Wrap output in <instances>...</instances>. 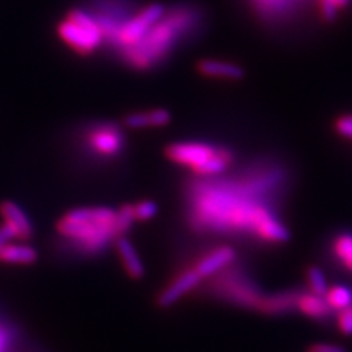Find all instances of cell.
Masks as SVG:
<instances>
[{
  "mask_svg": "<svg viewBox=\"0 0 352 352\" xmlns=\"http://www.w3.org/2000/svg\"><path fill=\"white\" fill-rule=\"evenodd\" d=\"M267 186V175L258 169L234 179L190 176L182 186L186 225L197 234L248 232L276 244L289 241L288 228L258 201Z\"/></svg>",
  "mask_w": 352,
  "mask_h": 352,
  "instance_id": "cell-1",
  "label": "cell"
},
{
  "mask_svg": "<svg viewBox=\"0 0 352 352\" xmlns=\"http://www.w3.org/2000/svg\"><path fill=\"white\" fill-rule=\"evenodd\" d=\"M207 22L206 10L194 2L166 6L162 18L134 46L118 54L119 62L135 72L160 69L181 47L200 37Z\"/></svg>",
  "mask_w": 352,
  "mask_h": 352,
  "instance_id": "cell-2",
  "label": "cell"
},
{
  "mask_svg": "<svg viewBox=\"0 0 352 352\" xmlns=\"http://www.w3.org/2000/svg\"><path fill=\"white\" fill-rule=\"evenodd\" d=\"M134 223L131 204L120 206L118 210L106 206H88L62 214L56 223V232L69 251L91 257L115 245Z\"/></svg>",
  "mask_w": 352,
  "mask_h": 352,
  "instance_id": "cell-3",
  "label": "cell"
},
{
  "mask_svg": "<svg viewBox=\"0 0 352 352\" xmlns=\"http://www.w3.org/2000/svg\"><path fill=\"white\" fill-rule=\"evenodd\" d=\"M164 157L195 178L223 175L234 163V151L214 142L186 140L175 141L164 148Z\"/></svg>",
  "mask_w": 352,
  "mask_h": 352,
  "instance_id": "cell-4",
  "label": "cell"
},
{
  "mask_svg": "<svg viewBox=\"0 0 352 352\" xmlns=\"http://www.w3.org/2000/svg\"><path fill=\"white\" fill-rule=\"evenodd\" d=\"M74 146L88 164H115L126 151L124 128L110 120H94L75 132Z\"/></svg>",
  "mask_w": 352,
  "mask_h": 352,
  "instance_id": "cell-5",
  "label": "cell"
},
{
  "mask_svg": "<svg viewBox=\"0 0 352 352\" xmlns=\"http://www.w3.org/2000/svg\"><path fill=\"white\" fill-rule=\"evenodd\" d=\"M56 32L65 46L81 58H91L104 49L100 27L82 6L69 9L58 22Z\"/></svg>",
  "mask_w": 352,
  "mask_h": 352,
  "instance_id": "cell-6",
  "label": "cell"
},
{
  "mask_svg": "<svg viewBox=\"0 0 352 352\" xmlns=\"http://www.w3.org/2000/svg\"><path fill=\"white\" fill-rule=\"evenodd\" d=\"M82 8L88 10V14L100 27L104 38V50H109L118 32L138 12L141 6L137 5L135 0H88Z\"/></svg>",
  "mask_w": 352,
  "mask_h": 352,
  "instance_id": "cell-7",
  "label": "cell"
},
{
  "mask_svg": "<svg viewBox=\"0 0 352 352\" xmlns=\"http://www.w3.org/2000/svg\"><path fill=\"white\" fill-rule=\"evenodd\" d=\"M164 10H166V6L163 3H148L141 6L138 9V12L118 32L112 46L109 47V52L118 56L120 52L134 46V44H137L142 37H144L147 34V31L162 18Z\"/></svg>",
  "mask_w": 352,
  "mask_h": 352,
  "instance_id": "cell-8",
  "label": "cell"
},
{
  "mask_svg": "<svg viewBox=\"0 0 352 352\" xmlns=\"http://www.w3.org/2000/svg\"><path fill=\"white\" fill-rule=\"evenodd\" d=\"M203 282L201 276L195 272L192 266L184 269L164 286L157 296V304L162 308H169L182 300L186 294H190Z\"/></svg>",
  "mask_w": 352,
  "mask_h": 352,
  "instance_id": "cell-9",
  "label": "cell"
},
{
  "mask_svg": "<svg viewBox=\"0 0 352 352\" xmlns=\"http://www.w3.org/2000/svg\"><path fill=\"white\" fill-rule=\"evenodd\" d=\"M236 260V251L229 245H220L208 250L198 257L191 266L200 274L201 279L217 276L219 273L225 272L228 267L232 266Z\"/></svg>",
  "mask_w": 352,
  "mask_h": 352,
  "instance_id": "cell-10",
  "label": "cell"
},
{
  "mask_svg": "<svg viewBox=\"0 0 352 352\" xmlns=\"http://www.w3.org/2000/svg\"><path fill=\"white\" fill-rule=\"evenodd\" d=\"M0 216H2L3 223L14 230L18 241H28L34 235V226H32L30 216L15 201H2V204H0Z\"/></svg>",
  "mask_w": 352,
  "mask_h": 352,
  "instance_id": "cell-11",
  "label": "cell"
},
{
  "mask_svg": "<svg viewBox=\"0 0 352 352\" xmlns=\"http://www.w3.org/2000/svg\"><path fill=\"white\" fill-rule=\"evenodd\" d=\"M172 120V115L169 110L163 107L138 110L125 116L124 126L126 129H156L168 126Z\"/></svg>",
  "mask_w": 352,
  "mask_h": 352,
  "instance_id": "cell-12",
  "label": "cell"
},
{
  "mask_svg": "<svg viewBox=\"0 0 352 352\" xmlns=\"http://www.w3.org/2000/svg\"><path fill=\"white\" fill-rule=\"evenodd\" d=\"M197 72L206 76V78L226 80V81H239L245 76V71L241 65L217 60V59H201L197 63Z\"/></svg>",
  "mask_w": 352,
  "mask_h": 352,
  "instance_id": "cell-13",
  "label": "cell"
},
{
  "mask_svg": "<svg viewBox=\"0 0 352 352\" xmlns=\"http://www.w3.org/2000/svg\"><path fill=\"white\" fill-rule=\"evenodd\" d=\"M115 247L118 251V256L120 258V263H122V267L128 276L134 280H140L144 278L146 274L144 263H142L141 257L138 256L134 244H132L126 236H120L115 242Z\"/></svg>",
  "mask_w": 352,
  "mask_h": 352,
  "instance_id": "cell-14",
  "label": "cell"
},
{
  "mask_svg": "<svg viewBox=\"0 0 352 352\" xmlns=\"http://www.w3.org/2000/svg\"><path fill=\"white\" fill-rule=\"evenodd\" d=\"M38 260L36 248L24 241L8 242L0 247V263L12 264V266H31Z\"/></svg>",
  "mask_w": 352,
  "mask_h": 352,
  "instance_id": "cell-15",
  "label": "cell"
},
{
  "mask_svg": "<svg viewBox=\"0 0 352 352\" xmlns=\"http://www.w3.org/2000/svg\"><path fill=\"white\" fill-rule=\"evenodd\" d=\"M296 298H298V294L292 291H285L273 295H261L256 308L261 313L270 316L288 313L292 308H296Z\"/></svg>",
  "mask_w": 352,
  "mask_h": 352,
  "instance_id": "cell-16",
  "label": "cell"
},
{
  "mask_svg": "<svg viewBox=\"0 0 352 352\" xmlns=\"http://www.w3.org/2000/svg\"><path fill=\"white\" fill-rule=\"evenodd\" d=\"M226 288H222V294L225 292L230 300L248 307H256L260 296L252 285H250L247 280L241 279L238 276L226 278Z\"/></svg>",
  "mask_w": 352,
  "mask_h": 352,
  "instance_id": "cell-17",
  "label": "cell"
},
{
  "mask_svg": "<svg viewBox=\"0 0 352 352\" xmlns=\"http://www.w3.org/2000/svg\"><path fill=\"white\" fill-rule=\"evenodd\" d=\"M296 308L310 318H316V320H322L327 316L332 314V308L329 307L324 296L316 295V294H301L296 298Z\"/></svg>",
  "mask_w": 352,
  "mask_h": 352,
  "instance_id": "cell-18",
  "label": "cell"
},
{
  "mask_svg": "<svg viewBox=\"0 0 352 352\" xmlns=\"http://www.w3.org/2000/svg\"><path fill=\"white\" fill-rule=\"evenodd\" d=\"M324 300L332 310H344V308L352 305V291H349L346 286L336 285L327 289L324 294Z\"/></svg>",
  "mask_w": 352,
  "mask_h": 352,
  "instance_id": "cell-19",
  "label": "cell"
},
{
  "mask_svg": "<svg viewBox=\"0 0 352 352\" xmlns=\"http://www.w3.org/2000/svg\"><path fill=\"white\" fill-rule=\"evenodd\" d=\"M333 252L339 261L344 264V267L352 272V235H339L333 241Z\"/></svg>",
  "mask_w": 352,
  "mask_h": 352,
  "instance_id": "cell-20",
  "label": "cell"
},
{
  "mask_svg": "<svg viewBox=\"0 0 352 352\" xmlns=\"http://www.w3.org/2000/svg\"><path fill=\"white\" fill-rule=\"evenodd\" d=\"M132 216L135 222H148L153 217H156L159 212V206L153 200H142L138 203L131 204Z\"/></svg>",
  "mask_w": 352,
  "mask_h": 352,
  "instance_id": "cell-21",
  "label": "cell"
},
{
  "mask_svg": "<svg viewBox=\"0 0 352 352\" xmlns=\"http://www.w3.org/2000/svg\"><path fill=\"white\" fill-rule=\"evenodd\" d=\"M307 282H308V286H310L311 292L316 295L324 296V294L329 289L324 273L317 266H310L307 269Z\"/></svg>",
  "mask_w": 352,
  "mask_h": 352,
  "instance_id": "cell-22",
  "label": "cell"
},
{
  "mask_svg": "<svg viewBox=\"0 0 352 352\" xmlns=\"http://www.w3.org/2000/svg\"><path fill=\"white\" fill-rule=\"evenodd\" d=\"M336 324L340 333L346 336H352V305L338 311Z\"/></svg>",
  "mask_w": 352,
  "mask_h": 352,
  "instance_id": "cell-23",
  "label": "cell"
},
{
  "mask_svg": "<svg viewBox=\"0 0 352 352\" xmlns=\"http://www.w3.org/2000/svg\"><path fill=\"white\" fill-rule=\"evenodd\" d=\"M335 129L339 135L352 140V115H345L336 119Z\"/></svg>",
  "mask_w": 352,
  "mask_h": 352,
  "instance_id": "cell-24",
  "label": "cell"
},
{
  "mask_svg": "<svg viewBox=\"0 0 352 352\" xmlns=\"http://www.w3.org/2000/svg\"><path fill=\"white\" fill-rule=\"evenodd\" d=\"M307 352H348L346 348L335 344H313L308 346Z\"/></svg>",
  "mask_w": 352,
  "mask_h": 352,
  "instance_id": "cell-25",
  "label": "cell"
},
{
  "mask_svg": "<svg viewBox=\"0 0 352 352\" xmlns=\"http://www.w3.org/2000/svg\"><path fill=\"white\" fill-rule=\"evenodd\" d=\"M6 345H8V333L2 327H0V352L5 351Z\"/></svg>",
  "mask_w": 352,
  "mask_h": 352,
  "instance_id": "cell-26",
  "label": "cell"
}]
</instances>
